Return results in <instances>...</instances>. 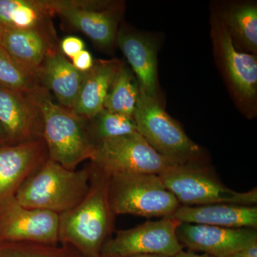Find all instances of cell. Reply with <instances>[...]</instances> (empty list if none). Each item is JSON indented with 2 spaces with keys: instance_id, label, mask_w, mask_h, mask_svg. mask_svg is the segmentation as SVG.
<instances>
[{
  "instance_id": "14",
  "label": "cell",
  "mask_w": 257,
  "mask_h": 257,
  "mask_svg": "<svg viewBox=\"0 0 257 257\" xmlns=\"http://www.w3.org/2000/svg\"><path fill=\"white\" fill-rule=\"evenodd\" d=\"M48 160L43 139L0 146V202L15 195L30 175Z\"/></svg>"
},
{
  "instance_id": "24",
  "label": "cell",
  "mask_w": 257,
  "mask_h": 257,
  "mask_svg": "<svg viewBox=\"0 0 257 257\" xmlns=\"http://www.w3.org/2000/svg\"><path fill=\"white\" fill-rule=\"evenodd\" d=\"M0 84L23 93L41 87L40 77L0 46Z\"/></svg>"
},
{
  "instance_id": "30",
  "label": "cell",
  "mask_w": 257,
  "mask_h": 257,
  "mask_svg": "<svg viewBox=\"0 0 257 257\" xmlns=\"http://www.w3.org/2000/svg\"><path fill=\"white\" fill-rule=\"evenodd\" d=\"M8 142L7 140L6 135L3 131V128L0 126V146L2 145H8Z\"/></svg>"
},
{
  "instance_id": "12",
  "label": "cell",
  "mask_w": 257,
  "mask_h": 257,
  "mask_svg": "<svg viewBox=\"0 0 257 257\" xmlns=\"http://www.w3.org/2000/svg\"><path fill=\"white\" fill-rule=\"evenodd\" d=\"M177 235L184 247L214 257L229 256L257 242L256 229L251 228L234 229L180 223Z\"/></svg>"
},
{
  "instance_id": "11",
  "label": "cell",
  "mask_w": 257,
  "mask_h": 257,
  "mask_svg": "<svg viewBox=\"0 0 257 257\" xmlns=\"http://www.w3.org/2000/svg\"><path fill=\"white\" fill-rule=\"evenodd\" d=\"M0 241L58 244L59 215L24 207L10 196L0 202Z\"/></svg>"
},
{
  "instance_id": "3",
  "label": "cell",
  "mask_w": 257,
  "mask_h": 257,
  "mask_svg": "<svg viewBox=\"0 0 257 257\" xmlns=\"http://www.w3.org/2000/svg\"><path fill=\"white\" fill-rule=\"evenodd\" d=\"M90 165L70 170L47 160L19 188L15 197L28 208L61 214L77 206L89 189Z\"/></svg>"
},
{
  "instance_id": "2",
  "label": "cell",
  "mask_w": 257,
  "mask_h": 257,
  "mask_svg": "<svg viewBox=\"0 0 257 257\" xmlns=\"http://www.w3.org/2000/svg\"><path fill=\"white\" fill-rule=\"evenodd\" d=\"M30 94L42 112V139L49 160L70 170H76L82 162L92 160L95 145L88 133L87 120L54 102L51 93L42 86Z\"/></svg>"
},
{
  "instance_id": "18",
  "label": "cell",
  "mask_w": 257,
  "mask_h": 257,
  "mask_svg": "<svg viewBox=\"0 0 257 257\" xmlns=\"http://www.w3.org/2000/svg\"><path fill=\"white\" fill-rule=\"evenodd\" d=\"M122 63L116 59L94 60L92 68L85 73L72 109L76 114L89 121L104 109L109 87Z\"/></svg>"
},
{
  "instance_id": "26",
  "label": "cell",
  "mask_w": 257,
  "mask_h": 257,
  "mask_svg": "<svg viewBox=\"0 0 257 257\" xmlns=\"http://www.w3.org/2000/svg\"><path fill=\"white\" fill-rule=\"evenodd\" d=\"M59 48L62 55L72 60L79 52L84 50V43L79 37L69 36L63 39Z\"/></svg>"
},
{
  "instance_id": "15",
  "label": "cell",
  "mask_w": 257,
  "mask_h": 257,
  "mask_svg": "<svg viewBox=\"0 0 257 257\" xmlns=\"http://www.w3.org/2000/svg\"><path fill=\"white\" fill-rule=\"evenodd\" d=\"M116 45L131 66L140 87L148 95L159 99L156 40L146 33L122 28L119 29Z\"/></svg>"
},
{
  "instance_id": "9",
  "label": "cell",
  "mask_w": 257,
  "mask_h": 257,
  "mask_svg": "<svg viewBox=\"0 0 257 257\" xmlns=\"http://www.w3.org/2000/svg\"><path fill=\"white\" fill-rule=\"evenodd\" d=\"M90 162L110 177L130 174L160 175L172 166L138 133L96 144Z\"/></svg>"
},
{
  "instance_id": "7",
  "label": "cell",
  "mask_w": 257,
  "mask_h": 257,
  "mask_svg": "<svg viewBox=\"0 0 257 257\" xmlns=\"http://www.w3.org/2000/svg\"><path fill=\"white\" fill-rule=\"evenodd\" d=\"M211 34L216 60L233 97L245 114L248 117L254 116L257 99L256 55L236 50L216 13L211 18Z\"/></svg>"
},
{
  "instance_id": "19",
  "label": "cell",
  "mask_w": 257,
  "mask_h": 257,
  "mask_svg": "<svg viewBox=\"0 0 257 257\" xmlns=\"http://www.w3.org/2000/svg\"><path fill=\"white\" fill-rule=\"evenodd\" d=\"M86 72H79L59 50L47 58L40 72L42 87L55 95L60 105L73 109Z\"/></svg>"
},
{
  "instance_id": "22",
  "label": "cell",
  "mask_w": 257,
  "mask_h": 257,
  "mask_svg": "<svg viewBox=\"0 0 257 257\" xmlns=\"http://www.w3.org/2000/svg\"><path fill=\"white\" fill-rule=\"evenodd\" d=\"M139 93L138 79L132 69L122 63L109 87L104 109L133 118Z\"/></svg>"
},
{
  "instance_id": "10",
  "label": "cell",
  "mask_w": 257,
  "mask_h": 257,
  "mask_svg": "<svg viewBox=\"0 0 257 257\" xmlns=\"http://www.w3.org/2000/svg\"><path fill=\"white\" fill-rule=\"evenodd\" d=\"M180 223L170 217L150 221L126 230L116 231L101 250V257H124L139 254H159L173 257L184 249L177 235Z\"/></svg>"
},
{
  "instance_id": "8",
  "label": "cell",
  "mask_w": 257,
  "mask_h": 257,
  "mask_svg": "<svg viewBox=\"0 0 257 257\" xmlns=\"http://www.w3.org/2000/svg\"><path fill=\"white\" fill-rule=\"evenodd\" d=\"M54 15L89 37L98 48L116 45L119 25L124 10L122 2L105 0H46Z\"/></svg>"
},
{
  "instance_id": "4",
  "label": "cell",
  "mask_w": 257,
  "mask_h": 257,
  "mask_svg": "<svg viewBox=\"0 0 257 257\" xmlns=\"http://www.w3.org/2000/svg\"><path fill=\"white\" fill-rule=\"evenodd\" d=\"M133 119L138 133L172 165H208L201 147L166 112L159 99L140 87Z\"/></svg>"
},
{
  "instance_id": "16",
  "label": "cell",
  "mask_w": 257,
  "mask_h": 257,
  "mask_svg": "<svg viewBox=\"0 0 257 257\" xmlns=\"http://www.w3.org/2000/svg\"><path fill=\"white\" fill-rule=\"evenodd\" d=\"M0 46L39 77L47 58L59 50L54 28L3 30Z\"/></svg>"
},
{
  "instance_id": "17",
  "label": "cell",
  "mask_w": 257,
  "mask_h": 257,
  "mask_svg": "<svg viewBox=\"0 0 257 257\" xmlns=\"http://www.w3.org/2000/svg\"><path fill=\"white\" fill-rule=\"evenodd\" d=\"M179 223L209 225L225 228H257L256 206L231 204L179 206L170 216Z\"/></svg>"
},
{
  "instance_id": "1",
  "label": "cell",
  "mask_w": 257,
  "mask_h": 257,
  "mask_svg": "<svg viewBox=\"0 0 257 257\" xmlns=\"http://www.w3.org/2000/svg\"><path fill=\"white\" fill-rule=\"evenodd\" d=\"M89 189L70 210L59 215V243L82 257H101L103 244L113 231L115 216L109 200L110 176L90 162Z\"/></svg>"
},
{
  "instance_id": "23",
  "label": "cell",
  "mask_w": 257,
  "mask_h": 257,
  "mask_svg": "<svg viewBox=\"0 0 257 257\" xmlns=\"http://www.w3.org/2000/svg\"><path fill=\"white\" fill-rule=\"evenodd\" d=\"M87 131L94 145L109 139L138 133L133 117L104 109L87 121Z\"/></svg>"
},
{
  "instance_id": "13",
  "label": "cell",
  "mask_w": 257,
  "mask_h": 257,
  "mask_svg": "<svg viewBox=\"0 0 257 257\" xmlns=\"http://www.w3.org/2000/svg\"><path fill=\"white\" fill-rule=\"evenodd\" d=\"M0 126L10 145L42 138V112L30 93L0 84Z\"/></svg>"
},
{
  "instance_id": "27",
  "label": "cell",
  "mask_w": 257,
  "mask_h": 257,
  "mask_svg": "<svg viewBox=\"0 0 257 257\" xmlns=\"http://www.w3.org/2000/svg\"><path fill=\"white\" fill-rule=\"evenodd\" d=\"M94 60L89 51L84 50L72 59V64L74 67L82 72L90 70L94 65Z\"/></svg>"
},
{
  "instance_id": "21",
  "label": "cell",
  "mask_w": 257,
  "mask_h": 257,
  "mask_svg": "<svg viewBox=\"0 0 257 257\" xmlns=\"http://www.w3.org/2000/svg\"><path fill=\"white\" fill-rule=\"evenodd\" d=\"M53 13L46 0H0V27L3 30L54 28Z\"/></svg>"
},
{
  "instance_id": "31",
  "label": "cell",
  "mask_w": 257,
  "mask_h": 257,
  "mask_svg": "<svg viewBox=\"0 0 257 257\" xmlns=\"http://www.w3.org/2000/svg\"><path fill=\"white\" fill-rule=\"evenodd\" d=\"M124 257H168L164 256V255L159 254H139V255H133V256H128Z\"/></svg>"
},
{
  "instance_id": "5",
  "label": "cell",
  "mask_w": 257,
  "mask_h": 257,
  "mask_svg": "<svg viewBox=\"0 0 257 257\" xmlns=\"http://www.w3.org/2000/svg\"><path fill=\"white\" fill-rule=\"evenodd\" d=\"M182 206L231 204L256 206L257 188L236 192L225 186L209 165H172L160 175Z\"/></svg>"
},
{
  "instance_id": "25",
  "label": "cell",
  "mask_w": 257,
  "mask_h": 257,
  "mask_svg": "<svg viewBox=\"0 0 257 257\" xmlns=\"http://www.w3.org/2000/svg\"><path fill=\"white\" fill-rule=\"evenodd\" d=\"M0 257H82L68 245L0 241Z\"/></svg>"
},
{
  "instance_id": "6",
  "label": "cell",
  "mask_w": 257,
  "mask_h": 257,
  "mask_svg": "<svg viewBox=\"0 0 257 257\" xmlns=\"http://www.w3.org/2000/svg\"><path fill=\"white\" fill-rule=\"evenodd\" d=\"M109 200L114 215L170 217L180 204L155 174L114 175L109 184Z\"/></svg>"
},
{
  "instance_id": "20",
  "label": "cell",
  "mask_w": 257,
  "mask_h": 257,
  "mask_svg": "<svg viewBox=\"0 0 257 257\" xmlns=\"http://www.w3.org/2000/svg\"><path fill=\"white\" fill-rule=\"evenodd\" d=\"M236 50L257 54V7L251 2L231 3L216 13Z\"/></svg>"
},
{
  "instance_id": "32",
  "label": "cell",
  "mask_w": 257,
  "mask_h": 257,
  "mask_svg": "<svg viewBox=\"0 0 257 257\" xmlns=\"http://www.w3.org/2000/svg\"><path fill=\"white\" fill-rule=\"evenodd\" d=\"M2 32H3V29L0 27V40H1Z\"/></svg>"
},
{
  "instance_id": "29",
  "label": "cell",
  "mask_w": 257,
  "mask_h": 257,
  "mask_svg": "<svg viewBox=\"0 0 257 257\" xmlns=\"http://www.w3.org/2000/svg\"><path fill=\"white\" fill-rule=\"evenodd\" d=\"M173 257H214L212 256H210V255L208 254H198V253H196L195 251H190V250H188V251H184V249L182 251H181L180 252L177 253V254L175 255Z\"/></svg>"
},
{
  "instance_id": "28",
  "label": "cell",
  "mask_w": 257,
  "mask_h": 257,
  "mask_svg": "<svg viewBox=\"0 0 257 257\" xmlns=\"http://www.w3.org/2000/svg\"><path fill=\"white\" fill-rule=\"evenodd\" d=\"M226 257H257V242Z\"/></svg>"
}]
</instances>
